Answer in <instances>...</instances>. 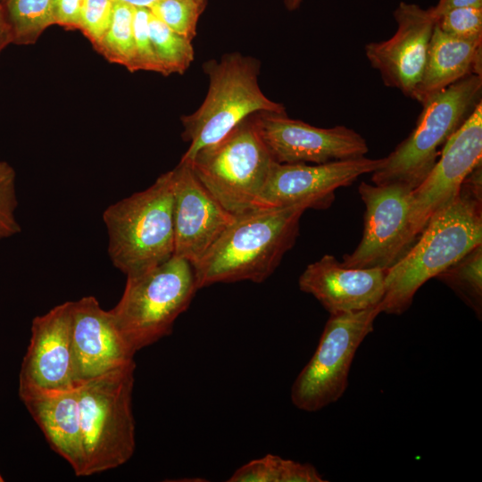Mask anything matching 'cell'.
<instances>
[{
    "label": "cell",
    "mask_w": 482,
    "mask_h": 482,
    "mask_svg": "<svg viewBox=\"0 0 482 482\" xmlns=\"http://www.w3.org/2000/svg\"><path fill=\"white\" fill-rule=\"evenodd\" d=\"M306 209L257 208L236 215L193 266L198 289L216 283L263 282L294 246Z\"/></svg>",
    "instance_id": "obj_1"
},
{
    "label": "cell",
    "mask_w": 482,
    "mask_h": 482,
    "mask_svg": "<svg viewBox=\"0 0 482 482\" xmlns=\"http://www.w3.org/2000/svg\"><path fill=\"white\" fill-rule=\"evenodd\" d=\"M482 202L459 191L436 212L412 246L386 270L381 312L400 315L418 289L476 245L482 244Z\"/></svg>",
    "instance_id": "obj_2"
},
{
    "label": "cell",
    "mask_w": 482,
    "mask_h": 482,
    "mask_svg": "<svg viewBox=\"0 0 482 482\" xmlns=\"http://www.w3.org/2000/svg\"><path fill=\"white\" fill-rule=\"evenodd\" d=\"M108 254L127 277L142 274L174 254L173 181L169 170L146 189L103 212Z\"/></svg>",
    "instance_id": "obj_3"
},
{
    "label": "cell",
    "mask_w": 482,
    "mask_h": 482,
    "mask_svg": "<svg viewBox=\"0 0 482 482\" xmlns=\"http://www.w3.org/2000/svg\"><path fill=\"white\" fill-rule=\"evenodd\" d=\"M209 78L200 107L181 117L182 137L189 146L181 161L189 162L202 148L225 137L245 119L258 112L287 113L283 104L268 98L258 78L260 62L239 53L225 54L204 64Z\"/></svg>",
    "instance_id": "obj_4"
},
{
    "label": "cell",
    "mask_w": 482,
    "mask_h": 482,
    "mask_svg": "<svg viewBox=\"0 0 482 482\" xmlns=\"http://www.w3.org/2000/svg\"><path fill=\"white\" fill-rule=\"evenodd\" d=\"M135 369L132 361L78 386L83 477L117 468L135 452Z\"/></svg>",
    "instance_id": "obj_5"
},
{
    "label": "cell",
    "mask_w": 482,
    "mask_h": 482,
    "mask_svg": "<svg viewBox=\"0 0 482 482\" xmlns=\"http://www.w3.org/2000/svg\"><path fill=\"white\" fill-rule=\"evenodd\" d=\"M482 74L469 75L422 105L415 127L372 172L376 185L416 188L437 161L440 148L482 102Z\"/></svg>",
    "instance_id": "obj_6"
},
{
    "label": "cell",
    "mask_w": 482,
    "mask_h": 482,
    "mask_svg": "<svg viewBox=\"0 0 482 482\" xmlns=\"http://www.w3.org/2000/svg\"><path fill=\"white\" fill-rule=\"evenodd\" d=\"M197 290L192 264L173 255L142 274L127 277L123 294L110 313L136 353L170 335Z\"/></svg>",
    "instance_id": "obj_7"
},
{
    "label": "cell",
    "mask_w": 482,
    "mask_h": 482,
    "mask_svg": "<svg viewBox=\"0 0 482 482\" xmlns=\"http://www.w3.org/2000/svg\"><path fill=\"white\" fill-rule=\"evenodd\" d=\"M187 162L214 198L228 212L239 215L255 209L275 160L252 115Z\"/></svg>",
    "instance_id": "obj_8"
},
{
    "label": "cell",
    "mask_w": 482,
    "mask_h": 482,
    "mask_svg": "<svg viewBox=\"0 0 482 482\" xmlns=\"http://www.w3.org/2000/svg\"><path fill=\"white\" fill-rule=\"evenodd\" d=\"M379 313L378 305L330 314L313 355L292 385L291 402L297 409L317 411L342 397L357 349Z\"/></svg>",
    "instance_id": "obj_9"
},
{
    "label": "cell",
    "mask_w": 482,
    "mask_h": 482,
    "mask_svg": "<svg viewBox=\"0 0 482 482\" xmlns=\"http://www.w3.org/2000/svg\"><path fill=\"white\" fill-rule=\"evenodd\" d=\"M358 189L365 204L362 237L354 251L344 256L342 264L387 270L415 243L410 229L412 189L366 182Z\"/></svg>",
    "instance_id": "obj_10"
},
{
    "label": "cell",
    "mask_w": 482,
    "mask_h": 482,
    "mask_svg": "<svg viewBox=\"0 0 482 482\" xmlns=\"http://www.w3.org/2000/svg\"><path fill=\"white\" fill-rule=\"evenodd\" d=\"M383 158L366 156L310 165L275 162L258 196L255 209L303 205L324 209L335 199V191L360 176L378 169Z\"/></svg>",
    "instance_id": "obj_11"
},
{
    "label": "cell",
    "mask_w": 482,
    "mask_h": 482,
    "mask_svg": "<svg viewBox=\"0 0 482 482\" xmlns=\"http://www.w3.org/2000/svg\"><path fill=\"white\" fill-rule=\"evenodd\" d=\"M257 129L275 162L326 163L365 156L369 147L355 130L338 125L318 128L287 113L253 114Z\"/></svg>",
    "instance_id": "obj_12"
},
{
    "label": "cell",
    "mask_w": 482,
    "mask_h": 482,
    "mask_svg": "<svg viewBox=\"0 0 482 482\" xmlns=\"http://www.w3.org/2000/svg\"><path fill=\"white\" fill-rule=\"evenodd\" d=\"M482 162V102L444 145L439 160L411 192L410 229L414 241L430 217L453 200L466 176Z\"/></svg>",
    "instance_id": "obj_13"
},
{
    "label": "cell",
    "mask_w": 482,
    "mask_h": 482,
    "mask_svg": "<svg viewBox=\"0 0 482 482\" xmlns=\"http://www.w3.org/2000/svg\"><path fill=\"white\" fill-rule=\"evenodd\" d=\"M394 17L395 33L386 40L365 45V55L386 87L412 98L424 71L436 16L432 7L401 2Z\"/></svg>",
    "instance_id": "obj_14"
},
{
    "label": "cell",
    "mask_w": 482,
    "mask_h": 482,
    "mask_svg": "<svg viewBox=\"0 0 482 482\" xmlns=\"http://www.w3.org/2000/svg\"><path fill=\"white\" fill-rule=\"evenodd\" d=\"M173 181L174 254L195 265L234 221L205 188L190 163L181 161L171 170Z\"/></svg>",
    "instance_id": "obj_15"
},
{
    "label": "cell",
    "mask_w": 482,
    "mask_h": 482,
    "mask_svg": "<svg viewBox=\"0 0 482 482\" xmlns=\"http://www.w3.org/2000/svg\"><path fill=\"white\" fill-rule=\"evenodd\" d=\"M72 301L36 316L19 375V393L78 386L71 346Z\"/></svg>",
    "instance_id": "obj_16"
},
{
    "label": "cell",
    "mask_w": 482,
    "mask_h": 482,
    "mask_svg": "<svg viewBox=\"0 0 482 482\" xmlns=\"http://www.w3.org/2000/svg\"><path fill=\"white\" fill-rule=\"evenodd\" d=\"M71 346L77 385L121 367L134 355L110 311L92 295L72 301Z\"/></svg>",
    "instance_id": "obj_17"
},
{
    "label": "cell",
    "mask_w": 482,
    "mask_h": 482,
    "mask_svg": "<svg viewBox=\"0 0 482 482\" xmlns=\"http://www.w3.org/2000/svg\"><path fill=\"white\" fill-rule=\"evenodd\" d=\"M386 270L349 268L325 254L309 264L298 279L301 291L313 295L330 313L358 312L380 304Z\"/></svg>",
    "instance_id": "obj_18"
},
{
    "label": "cell",
    "mask_w": 482,
    "mask_h": 482,
    "mask_svg": "<svg viewBox=\"0 0 482 482\" xmlns=\"http://www.w3.org/2000/svg\"><path fill=\"white\" fill-rule=\"evenodd\" d=\"M19 396L51 448L83 477L85 460L78 386L67 390H29Z\"/></svg>",
    "instance_id": "obj_19"
},
{
    "label": "cell",
    "mask_w": 482,
    "mask_h": 482,
    "mask_svg": "<svg viewBox=\"0 0 482 482\" xmlns=\"http://www.w3.org/2000/svg\"><path fill=\"white\" fill-rule=\"evenodd\" d=\"M482 74V39L453 37L435 26L421 79L412 99L421 105L452 84Z\"/></svg>",
    "instance_id": "obj_20"
},
{
    "label": "cell",
    "mask_w": 482,
    "mask_h": 482,
    "mask_svg": "<svg viewBox=\"0 0 482 482\" xmlns=\"http://www.w3.org/2000/svg\"><path fill=\"white\" fill-rule=\"evenodd\" d=\"M54 0H4L12 44H35L43 32L54 25Z\"/></svg>",
    "instance_id": "obj_21"
},
{
    "label": "cell",
    "mask_w": 482,
    "mask_h": 482,
    "mask_svg": "<svg viewBox=\"0 0 482 482\" xmlns=\"http://www.w3.org/2000/svg\"><path fill=\"white\" fill-rule=\"evenodd\" d=\"M134 6L113 0L112 14L104 37L94 48L110 62L126 67L133 72L134 66Z\"/></svg>",
    "instance_id": "obj_22"
},
{
    "label": "cell",
    "mask_w": 482,
    "mask_h": 482,
    "mask_svg": "<svg viewBox=\"0 0 482 482\" xmlns=\"http://www.w3.org/2000/svg\"><path fill=\"white\" fill-rule=\"evenodd\" d=\"M436 278L448 286L481 319L482 244L476 245Z\"/></svg>",
    "instance_id": "obj_23"
},
{
    "label": "cell",
    "mask_w": 482,
    "mask_h": 482,
    "mask_svg": "<svg viewBox=\"0 0 482 482\" xmlns=\"http://www.w3.org/2000/svg\"><path fill=\"white\" fill-rule=\"evenodd\" d=\"M149 34L154 53L162 69V75L185 73L194 61L192 40L170 29L151 12Z\"/></svg>",
    "instance_id": "obj_24"
},
{
    "label": "cell",
    "mask_w": 482,
    "mask_h": 482,
    "mask_svg": "<svg viewBox=\"0 0 482 482\" xmlns=\"http://www.w3.org/2000/svg\"><path fill=\"white\" fill-rule=\"evenodd\" d=\"M206 0H159L150 12L179 35L193 40Z\"/></svg>",
    "instance_id": "obj_25"
},
{
    "label": "cell",
    "mask_w": 482,
    "mask_h": 482,
    "mask_svg": "<svg viewBox=\"0 0 482 482\" xmlns=\"http://www.w3.org/2000/svg\"><path fill=\"white\" fill-rule=\"evenodd\" d=\"M436 26L455 37L482 39V7L465 6L448 10L436 19Z\"/></svg>",
    "instance_id": "obj_26"
},
{
    "label": "cell",
    "mask_w": 482,
    "mask_h": 482,
    "mask_svg": "<svg viewBox=\"0 0 482 482\" xmlns=\"http://www.w3.org/2000/svg\"><path fill=\"white\" fill-rule=\"evenodd\" d=\"M150 11L146 7L134 6V66L137 71H154L162 74V66L156 57L149 34Z\"/></svg>",
    "instance_id": "obj_27"
},
{
    "label": "cell",
    "mask_w": 482,
    "mask_h": 482,
    "mask_svg": "<svg viewBox=\"0 0 482 482\" xmlns=\"http://www.w3.org/2000/svg\"><path fill=\"white\" fill-rule=\"evenodd\" d=\"M15 179L14 169L8 162L0 161V239L21 232V225L15 217L18 205Z\"/></svg>",
    "instance_id": "obj_28"
},
{
    "label": "cell",
    "mask_w": 482,
    "mask_h": 482,
    "mask_svg": "<svg viewBox=\"0 0 482 482\" xmlns=\"http://www.w3.org/2000/svg\"><path fill=\"white\" fill-rule=\"evenodd\" d=\"M113 0H84L79 29L95 46L105 34L112 14Z\"/></svg>",
    "instance_id": "obj_29"
},
{
    "label": "cell",
    "mask_w": 482,
    "mask_h": 482,
    "mask_svg": "<svg viewBox=\"0 0 482 482\" xmlns=\"http://www.w3.org/2000/svg\"><path fill=\"white\" fill-rule=\"evenodd\" d=\"M282 457L268 453L237 469L229 482H279Z\"/></svg>",
    "instance_id": "obj_30"
},
{
    "label": "cell",
    "mask_w": 482,
    "mask_h": 482,
    "mask_svg": "<svg viewBox=\"0 0 482 482\" xmlns=\"http://www.w3.org/2000/svg\"><path fill=\"white\" fill-rule=\"evenodd\" d=\"M322 476L310 463L282 458L279 482H323Z\"/></svg>",
    "instance_id": "obj_31"
},
{
    "label": "cell",
    "mask_w": 482,
    "mask_h": 482,
    "mask_svg": "<svg viewBox=\"0 0 482 482\" xmlns=\"http://www.w3.org/2000/svg\"><path fill=\"white\" fill-rule=\"evenodd\" d=\"M84 0H54V25L79 29Z\"/></svg>",
    "instance_id": "obj_32"
},
{
    "label": "cell",
    "mask_w": 482,
    "mask_h": 482,
    "mask_svg": "<svg viewBox=\"0 0 482 482\" xmlns=\"http://www.w3.org/2000/svg\"><path fill=\"white\" fill-rule=\"evenodd\" d=\"M465 6L482 7V0H439L437 4L432 8L436 19L448 10Z\"/></svg>",
    "instance_id": "obj_33"
},
{
    "label": "cell",
    "mask_w": 482,
    "mask_h": 482,
    "mask_svg": "<svg viewBox=\"0 0 482 482\" xmlns=\"http://www.w3.org/2000/svg\"><path fill=\"white\" fill-rule=\"evenodd\" d=\"M10 44H12V35L6 18L4 1L0 0V53Z\"/></svg>",
    "instance_id": "obj_34"
},
{
    "label": "cell",
    "mask_w": 482,
    "mask_h": 482,
    "mask_svg": "<svg viewBox=\"0 0 482 482\" xmlns=\"http://www.w3.org/2000/svg\"><path fill=\"white\" fill-rule=\"evenodd\" d=\"M121 2L127 3L132 6H138V7H146L148 8L153 4L159 0H120Z\"/></svg>",
    "instance_id": "obj_35"
},
{
    "label": "cell",
    "mask_w": 482,
    "mask_h": 482,
    "mask_svg": "<svg viewBox=\"0 0 482 482\" xmlns=\"http://www.w3.org/2000/svg\"><path fill=\"white\" fill-rule=\"evenodd\" d=\"M303 0H284V4L287 10L295 11L299 7Z\"/></svg>",
    "instance_id": "obj_36"
},
{
    "label": "cell",
    "mask_w": 482,
    "mask_h": 482,
    "mask_svg": "<svg viewBox=\"0 0 482 482\" xmlns=\"http://www.w3.org/2000/svg\"><path fill=\"white\" fill-rule=\"evenodd\" d=\"M3 481H4V478H3V477H2L1 474H0V482H3Z\"/></svg>",
    "instance_id": "obj_37"
},
{
    "label": "cell",
    "mask_w": 482,
    "mask_h": 482,
    "mask_svg": "<svg viewBox=\"0 0 482 482\" xmlns=\"http://www.w3.org/2000/svg\"><path fill=\"white\" fill-rule=\"evenodd\" d=\"M3 1H4V0H3Z\"/></svg>",
    "instance_id": "obj_38"
}]
</instances>
